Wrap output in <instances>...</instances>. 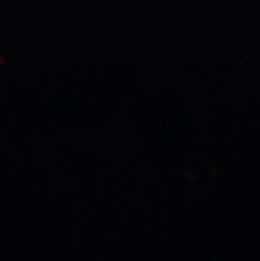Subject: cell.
Returning <instances> with one entry per match:
<instances>
[]
</instances>
